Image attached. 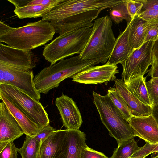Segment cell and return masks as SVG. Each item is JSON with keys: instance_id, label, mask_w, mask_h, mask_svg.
<instances>
[{"instance_id": "1", "label": "cell", "mask_w": 158, "mask_h": 158, "mask_svg": "<svg viewBox=\"0 0 158 158\" xmlns=\"http://www.w3.org/2000/svg\"><path fill=\"white\" fill-rule=\"evenodd\" d=\"M123 0H65L44 14L42 20L50 23L60 35L93 27L101 12Z\"/></svg>"}, {"instance_id": "2", "label": "cell", "mask_w": 158, "mask_h": 158, "mask_svg": "<svg viewBox=\"0 0 158 158\" xmlns=\"http://www.w3.org/2000/svg\"><path fill=\"white\" fill-rule=\"evenodd\" d=\"M55 33L50 22L41 19L17 28L9 26L0 35V42L18 49L31 50L52 40Z\"/></svg>"}, {"instance_id": "3", "label": "cell", "mask_w": 158, "mask_h": 158, "mask_svg": "<svg viewBox=\"0 0 158 158\" xmlns=\"http://www.w3.org/2000/svg\"><path fill=\"white\" fill-rule=\"evenodd\" d=\"M100 63L96 60H81L78 55L62 60L45 67L35 76V87L39 93L47 94L51 89L57 88L64 79Z\"/></svg>"}, {"instance_id": "4", "label": "cell", "mask_w": 158, "mask_h": 158, "mask_svg": "<svg viewBox=\"0 0 158 158\" xmlns=\"http://www.w3.org/2000/svg\"><path fill=\"white\" fill-rule=\"evenodd\" d=\"M112 27V22L109 15L95 21L88 41L78 55L81 60H96L102 64L107 62L116 40Z\"/></svg>"}, {"instance_id": "5", "label": "cell", "mask_w": 158, "mask_h": 158, "mask_svg": "<svg viewBox=\"0 0 158 158\" xmlns=\"http://www.w3.org/2000/svg\"><path fill=\"white\" fill-rule=\"evenodd\" d=\"M93 102L101 121L108 131L109 135L115 138L118 144L134 138L131 126L107 94L102 95L93 91Z\"/></svg>"}, {"instance_id": "6", "label": "cell", "mask_w": 158, "mask_h": 158, "mask_svg": "<svg viewBox=\"0 0 158 158\" xmlns=\"http://www.w3.org/2000/svg\"><path fill=\"white\" fill-rule=\"evenodd\" d=\"M92 31L84 27L61 34L44 48L42 55L53 65L75 54H79L85 46Z\"/></svg>"}, {"instance_id": "7", "label": "cell", "mask_w": 158, "mask_h": 158, "mask_svg": "<svg viewBox=\"0 0 158 158\" xmlns=\"http://www.w3.org/2000/svg\"><path fill=\"white\" fill-rule=\"evenodd\" d=\"M0 93L42 129L50 124L48 114L39 101L18 88L8 84H0Z\"/></svg>"}, {"instance_id": "8", "label": "cell", "mask_w": 158, "mask_h": 158, "mask_svg": "<svg viewBox=\"0 0 158 158\" xmlns=\"http://www.w3.org/2000/svg\"><path fill=\"white\" fill-rule=\"evenodd\" d=\"M155 41L144 43L139 48L134 50L121 64L122 77L125 84L144 75L152 64V51Z\"/></svg>"}, {"instance_id": "9", "label": "cell", "mask_w": 158, "mask_h": 158, "mask_svg": "<svg viewBox=\"0 0 158 158\" xmlns=\"http://www.w3.org/2000/svg\"><path fill=\"white\" fill-rule=\"evenodd\" d=\"M32 70H28L0 63V84L15 86L39 101L41 95L35 87Z\"/></svg>"}, {"instance_id": "10", "label": "cell", "mask_w": 158, "mask_h": 158, "mask_svg": "<svg viewBox=\"0 0 158 158\" xmlns=\"http://www.w3.org/2000/svg\"><path fill=\"white\" fill-rule=\"evenodd\" d=\"M39 60L31 50L11 47L0 43V63L23 69L31 70Z\"/></svg>"}, {"instance_id": "11", "label": "cell", "mask_w": 158, "mask_h": 158, "mask_svg": "<svg viewBox=\"0 0 158 158\" xmlns=\"http://www.w3.org/2000/svg\"><path fill=\"white\" fill-rule=\"evenodd\" d=\"M117 65L107 62L103 65L94 66L82 71L70 78L75 82L84 84H97L106 83L116 79L119 73Z\"/></svg>"}, {"instance_id": "12", "label": "cell", "mask_w": 158, "mask_h": 158, "mask_svg": "<svg viewBox=\"0 0 158 158\" xmlns=\"http://www.w3.org/2000/svg\"><path fill=\"white\" fill-rule=\"evenodd\" d=\"M86 135L79 129L64 130L63 139L53 158H81L87 145Z\"/></svg>"}, {"instance_id": "13", "label": "cell", "mask_w": 158, "mask_h": 158, "mask_svg": "<svg viewBox=\"0 0 158 158\" xmlns=\"http://www.w3.org/2000/svg\"><path fill=\"white\" fill-rule=\"evenodd\" d=\"M63 125L66 129H79L83 123L79 110L72 98L63 93L55 101Z\"/></svg>"}, {"instance_id": "14", "label": "cell", "mask_w": 158, "mask_h": 158, "mask_svg": "<svg viewBox=\"0 0 158 158\" xmlns=\"http://www.w3.org/2000/svg\"><path fill=\"white\" fill-rule=\"evenodd\" d=\"M127 121L133 128L135 137L150 144L158 143V126L152 114L142 117L133 115Z\"/></svg>"}, {"instance_id": "15", "label": "cell", "mask_w": 158, "mask_h": 158, "mask_svg": "<svg viewBox=\"0 0 158 158\" xmlns=\"http://www.w3.org/2000/svg\"><path fill=\"white\" fill-rule=\"evenodd\" d=\"M24 134L16 120L2 101L0 103V143L7 145Z\"/></svg>"}, {"instance_id": "16", "label": "cell", "mask_w": 158, "mask_h": 158, "mask_svg": "<svg viewBox=\"0 0 158 158\" xmlns=\"http://www.w3.org/2000/svg\"><path fill=\"white\" fill-rule=\"evenodd\" d=\"M114 81L115 88L118 90L133 115L142 117L151 114L152 106L143 103L132 94L127 89L122 78H116Z\"/></svg>"}, {"instance_id": "17", "label": "cell", "mask_w": 158, "mask_h": 158, "mask_svg": "<svg viewBox=\"0 0 158 158\" xmlns=\"http://www.w3.org/2000/svg\"><path fill=\"white\" fill-rule=\"evenodd\" d=\"M130 21L128 22L125 30L120 32L107 62L117 65L121 64L131 54V48L129 40Z\"/></svg>"}, {"instance_id": "18", "label": "cell", "mask_w": 158, "mask_h": 158, "mask_svg": "<svg viewBox=\"0 0 158 158\" xmlns=\"http://www.w3.org/2000/svg\"><path fill=\"white\" fill-rule=\"evenodd\" d=\"M0 99L4 102L7 108L16 120L26 135L35 137L43 129L17 108L1 93Z\"/></svg>"}, {"instance_id": "19", "label": "cell", "mask_w": 158, "mask_h": 158, "mask_svg": "<svg viewBox=\"0 0 158 158\" xmlns=\"http://www.w3.org/2000/svg\"><path fill=\"white\" fill-rule=\"evenodd\" d=\"M152 25L151 21H145L138 15L135 17L130 21L129 40L131 53L144 44L145 37Z\"/></svg>"}, {"instance_id": "20", "label": "cell", "mask_w": 158, "mask_h": 158, "mask_svg": "<svg viewBox=\"0 0 158 158\" xmlns=\"http://www.w3.org/2000/svg\"><path fill=\"white\" fill-rule=\"evenodd\" d=\"M64 130H55L40 146L39 158H53L63 138Z\"/></svg>"}, {"instance_id": "21", "label": "cell", "mask_w": 158, "mask_h": 158, "mask_svg": "<svg viewBox=\"0 0 158 158\" xmlns=\"http://www.w3.org/2000/svg\"><path fill=\"white\" fill-rule=\"evenodd\" d=\"M146 77L142 76L125 84L128 90L141 102L152 107L146 85Z\"/></svg>"}, {"instance_id": "22", "label": "cell", "mask_w": 158, "mask_h": 158, "mask_svg": "<svg viewBox=\"0 0 158 158\" xmlns=\"http://www.w3.org/2000/svg\"><path fill=\"white\" fill-rule=\"evenodd\" d=\"M53 8L42 5H33L15 8L14 12L19 19L42 17Z\"/></svg>"}, {"instance_id": "23", "label": "cell", "mask_w": 158, "mask_h": 158, "mask_svg": "<svg viewBox=\"0 0 158 158\" xmlns=\"http://www.w3.org/2000/svg\"><path fill=\"white\" fill-rule=\"evenodd\" d=\"M40 146L35 136L26 135L23 145L17 151L22 158H39Z\"/></svg>"}, {"instance_id": "24", "label": "cell", "mask_w": 158, "mask_h": 158, "mask_svg": "<svg viewBox=\"0 0 158 158\" xmlns=\"http://www.w3.org/2000/svg\"><path fill=\"white\" fill-rule=\"evenodd\" d=\"M139 148L134 138H132L118 144L110 158H128Z\"/></svg>"}, {"instance_id": "25", "label": "cell", "mask_w": 158, "mask_h": 158, "mask_svg": "<svg viewBox=\"0 0 158 158\" xmlns=\"http://www.w3.org/2000/svg\"><path fill=\"white\" fill-rule=\"evenodd\" d=\"M107 94L120 111L123 117L127 121L133 114L118 89L115 87H110L108 90Z\"/></svg>"}, {"instance_id": "26", "label": "cell", "mask_w": 158, "mask_h": 158, "mask_svg": "<svg viewBox=\"0 0 158 158\" xmlns=\"http://www.w3.org/2000/svg\"><path fill=\"white\" fill-rule=\"evenodd\" d=\"M109 15L112 21L116 25H118L123 20L128 22L132 19L127 10L126 0H123L111 8Z\"/></svg>"}, {"instance_id": "27", "label": "cell", "mask_w": 158, "mask_h": 158, "mask_svg": "<svg viewBox=\"0 0 158 158\" xmlns=\"http://www.w3.org/2000/svg\"><path fill=\"white\" fill-rule=\"evenodd\" d=\"M65 0H8L15 8L27 6L39 5L53 8Z\"/></svg>"}, {"instance_id": "28", "label": "cell", "mask_w": 158, "mask_h": 158, "mask_svg": "<svg viewBox=\"0 0 158 158\" xmlns=\"http://www.w3.org/2000/svg\"><path fill=\"white\" fill-rule=\"evenodd\" d=\"M147 77L151 79L158 78V39L155 41L152 51V64Z\"/></svg>"}, {"instance_id": "29", "label": "cell", "mask_w": 158, "mask_h": 158, "mask_svg": "<svg viewBox=\"0 0 158 158\" xmlns=\"http://www.w3.org/2000/svg\"><path fill=\"white\" fill-rule=\"evenodd\" d=\"M145 83L152 106L158 105V85L151 79Z\"/></svg>"}, {"instance_id": "30", "label": "cell", "mask_w": 158, "mask_h": 158, "mask_svg": "<svg viewBox=\"0 0 158 158\" xmlns=\"http://www.w3.org/2000/svg\"><path fill=\"white\" fill-rule=\"evenodd\" d=\"M126 1L127 10L132 19L142 11L143 4L139 0H126Z\"/></svg>"}, {"instance_id": "31", "label": "cell", "mask_w": 158, "mask_h": 158, "mask_svg": "<svg viewBox=\"0 0 158 158\" xmlns=\"http://www.w3.org/2000/svg\"><path fill=\"white\" fill-rule=\"evenodd\" d=\"M17 149L13 142H10L0 152V158H18Z\"/></svg>"}, {"instance_id": "32", "label": "cell", "mask_w": 158, "mask_h": 158, "mask_svg": "<svg viewBox=\"0 0 158 158\" xmlns=\"http://www.w3.org/2000/svg\"><path fill=\"white\" fill-rule=\"evenodd\" d=\"M81 158H109L104 153L89 147L87 145L83 148Z\"/></svg>"}, {"instance_id": "33", "label": "cell", "mask_w": 158, "mask_h": 158, "mask_svg": "<svg viewBox=\"0 0 158 158\" xmlns=\"http://www.w3.org/2000/svg\"><path fill=\"white\" fill-rule=\"evenodd\" d=\"M151 26L144 41V43L148 41H155L158 39V21H151Z\"/></svg>"}, {"instance_id": "34", "label": "cell", "mask_w": 158, "mask_h": 158, "mask_svg": "<svg viewBox=\"0 0 158 158\" xmlns=\"http://www.w3.org/2000/svg\"><path fill=\"white\" fill-rule=\"evenodd\" d=\"M138 16L147 21H158V11L152 10L142 11Z\"/></svg>"}, {"instance_id": "35", "label": "cell", "mask_w": 158, "mask_h": 158, "mask_svg": "<svg viewBox=\"0 0 158 158\" xmlns=\"http://www.w3.org/2000/svg\"><path fill=\"white\" fill-rule=\"evenodd\" d=\"M55 130L49 124L43 128L35 137L41 145L46 138Z\"/></svg>"}, {"instance_id": "36", "label": "cell", "mask_w": 158, "mask_h": 158, "mask_svg": "<svg viewBox=\"0 0 158 158\" xmlns=\"http://www.w3.org/2000/svg\"><path fill=\"white\" fill-rule=\"evenodd\" d=\"M139 1L143 4L142 9H143V10H152L158 11V0H139Z\"/></svg>"}, {"instance_id": "37", "label": "cell", "mask_w": 158, "mask_h": 158, "mask_svg": "<svg viewBox=\"0 0 158 158\" xmlns=\"http://www.w3.org/2000/svg\"><path fill=\"white\" fill-rule=\"evenodd\" d=\"M158 126V105L152 107V114Z\"/></svg>"}, {"instance_id": "38", "label": "cell", "mask_w": 158, "mask_h": 158, "mask_svg": "<svg viewBox=\"0 0 158 158\" xmlns=\"http://www.w3.org/2000/svg\"><path fill=\"white\" fill-rule=\"evenodd\" d=\"M151 156V158H158V152L153 153Z\"/></svg>"}, {"instance_id": "39", "label": "cell", "mask_w": 158, "mask_h": 158, "mask_svg": "<svg viewBox=\"0 0 158 158\" xmlns=\"http://www.w3.org/2000/svg\"><path fill=\"white\" fill-rule=\"evenodd\" d=\"M152 81L158 85V78H156L151 79Z\"/></svg>"}, {"instance_id": "40", "label": "cell", "mask_w": 158, "mask_h": 158, "mask_svg": "<svg viewBox=\"0 0 158 158\" xmlns=\"http://www.w3.org/2000/svg\"></svg>"}]
</instances>
